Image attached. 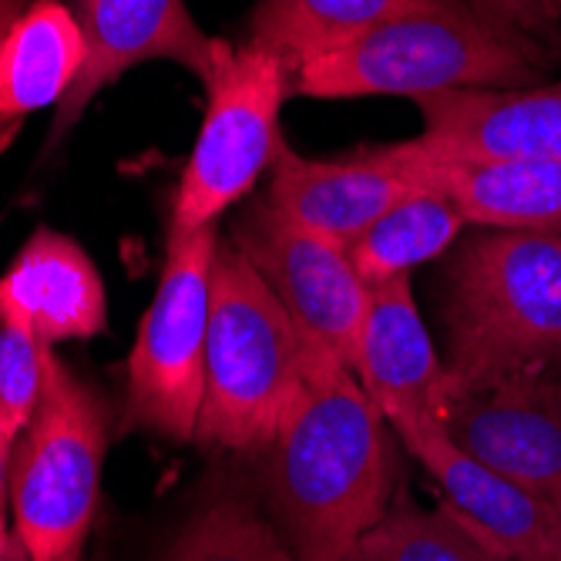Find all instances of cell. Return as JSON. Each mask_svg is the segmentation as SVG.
<instances>
[{"label": "cell", "mask_w": 561, "mask_h": 561, "mask_svg": "<svg viewBox=\"0 0 561 561\" xmlns=\"http://www.w3.org/2000/svg\"><path fill=\"white\" fill-rule=\"evenodd\" d=\"M390 431L353 370L310 350L302 390L263 450L273 518L299 561H353L390 512Z\"/></svg>", "instance_id": "obj_1"}, {"label": "cell", "mask_w": 561, "mask_h": 561, "mask_svg": "<svg viewBox=\"0 0 561 561\" xmlns=\"http://www.w3.org/2000/svg\"><path fill=\"white\" fill-rule=\"evenodd\" d=\"M468 229L444 270L450 411L561 364V229Z\"/></svg>", "instance_id": "obj_2"}, {"label": "cell", "mask_w": 561, "mask_h": 561, "mask_svg": "<svg viewBox=\"0 0 561 561\" xmlns=\"http://www.w3.org/2000/svg\"><path fill=\"white\" fill-rule=\"evenodd\" d=\"M554 55L471 0L393 14L293 68L302 98H427L454 88L538 84Z\"/></svg>", "instance_id": "obj_3"}, {"label": "cell", "mask_w": 561, "mask_h": 561, "mask_svg": "<svg viewBox=\"0 0 561 561\" xmlns=\"http://www.w3.org/2000/svg\"><path fill=\"white\" fill-rule=\"evenodd\" d=\"M306 364L310 346L283 302L232 242H219L195 440L232 454L266 450L302 390Z\"/></svg>", "instance_id": "obj_4"}, {"label": "cell", "mask_w": 561, "mask_h": 561, "mask_svg": "<svg viewBox=\"0 0 561 561\" xmlns=\"http://www.w3.org/2000/svg\"><path fill=\"white\" fill-rule=\"evenodd\" d=\"M105 454L108 407L50 346L41 403L11 450V528L31 561H84Z\"/></svg>", "instance_id": "obj_5"}, {"label": "cell", "mask_w": 561, "mask_h": 561, "mask_svg": "<svg viewBox=\"0 0 561 561\" xmlns=\"http://www.w3.org/2000/svg\"><path fill=\"white\" fill-rule=\"evenodd\" d=\"M219 242L216 226L192 232L169 229L162 279L128 356L125 431L159 434L175 444L195 440L206 397V343Z\"/></svg>", "instance_id": "obj_6"}, {"label": "cell", "mask_w": 561, "mask_h": 561, "mask_svg": "<svg viewBox=\"0 0 561 561\" xmlns=\"http://www.w3.org/2000/svg\"><path fill=\"white\" fill-rule=\"evenodd\" d=\"M206 91V118L172 198L169 229L179 232L216 226L273 165L283 145L279 112L293 94V71L276 50L245 41L229 50Z\"/></svg>", "instance_id": "obj_7"}, {"label": "cell", "mask_w": 561, "mask_h": 561, "mask_svg": "<svg viewBox=\"0 0 561 561\" xmlns=\"http://www.w3.org/2000/svg\"><path fill=\"white\" fill-rule=\"evenodd\" d=\"M229 242L283 302L306 346L353 370L370 286L356 273L350 249L286 219L266 198L236 216Z\"/></svg>", "instance_id": "obj_8"}, {"label": "cell", "mask_w": 561, "mask_h": 561, "mask_svg": "<svg viewBox=\"0 0 561 561\" xmlns=\"http://www.w3.org/2000/svg\"><path fill=\"white\" fill-rule=\"evenodd\" d=\"M84 34V65L71 94L58 105L47 151L84 115L91 98L145 61H172L209 84L232 44L206 34L188 14L185 0H78L75 11Z\"/></svg>", "instance_id": "obj_9"}, {"label": "cell", "mask_w": 561, "mask_h": 561, "mask_svg": "<svg viewBox=\"0 0 561 561\" xmlns=\"http://www.w3.org/2000/svg\"><path fill=\"white\" fill-rule=\"evenodd\" d=\"M424 131L403 141L431 162H561V78L525 88H454L417 98Z\"/></svg>", "instance_id": "obj_10"}, {"label": "cell", "mask_w": 561, "mask_h": 561, "mask_svg": "<svg viewBox=\"0 0 561 561\" xmlns=\"http://www.w3.org/2000/svg\"><path fill=\"white\" fill-rule=\"evenodd\" d=\"M400 444L437 484L444 507L481 531L512 561L561 558V501L531 491L474 457L450 437L447 424H424L411 434H400Z\"/></svg>", "instance_id": "obj_11"}, {"label": "cell", "mask_w": 561, "mask_h": 561, "mask_svg": "<svg viewBox=\"0 0 561 561\" xmlns=\"http://www.w3.org/2000/svg\"><path fill=\"white\" fill-rule=\"evenodd\" d=\"M353 377L397 437L424 424H447L450 393L444 356L421 320L411 276L370 289Z\"/></svg>", "instance_id": "obj_12"}, {"label": "cell", "mask_w": 561, "mask_h": 561, "mask_svg": "<svg viewBox=\"0 0 561 561\" xmlns=\"http://www.w3.org/2000/svg\"><path fill=\"white\" fill-rule=\"evenodd\" d=\"M447 431L501 474L561 501V364L461 400Z\"/></svg>", "instance_id": "obj_13"}, {"label": "cell", "mask_w": 561, "mask_h": 561, "mask_svg": "<svg viewBox=\"0 0 561 561\" xmlns=\"http://www.w3.org/2000/svg\"><path fill=\"white\" fill-rule=\"evenodd\" d=\"M414 188L411 179L387 162L380 145L356 148L353 156L340 159H306L279 145L263 198L286 219L353 245L393 202Z\"/></svg>", "instance_id": "obj_14"}, {"label": "cell", "mask_w": 561, "mask_h": 561, "mask_svg": "<svg viewBox=\"0 0 561 561\" xmlns=\"http://www.w3.org/2000/svg\"><path fill=\"white\" fill-rule=\"evenodd\" d=\"M0 320L44 346L91 340L108 327L105 283L75 239L37 229L0 276Z\"/></svg>", "instance_id": "obj_15"}, {"label": "cell", "mask_w": 561, "mask_h": 561, "mask_svg": "<svg viewBox=\"0 0 561 561\" xmlns=\"http://www.w3.org/2000/svg\"><path fill=\"white\" fill-rule=\"evenodd\" d=\"M417 188L454 202L478 229H561V162H431L403 141L380 145Z\"/></svg>", "instance_id": "obj_16"}, {"label": "cell", "mask_w": 561, "mask_h": 561, "mask_svg": "<svg viewBox=\"0 0 561 561\" xmlns=\"http://www.w3.org/2000/svg\"><path fill=\"white\" fill-rule=\"evenodd\" d=\"M84 65V34L61 0H31L0 37V151L21 125L61 105Z\"/></svg>", "instance_id": "obj_17"}, {"label": "cell", "mask_w": 561, "mask_h": 561, "mask_svg": "<svg viewBox=\"0 0 561 561\" xmlns=\"http://www.w3.org/2000/svg\"><path fill=\"white\" fill-rule=\"evenodd\" d=\"M468 222L454 209V202L434 188L407 192L393 206L360 236L350 249V260L364 283L383 286L400 276H411V270L440 260L444 252L457 245Z\"/></svg>", "instance_id": "obj_18"}, {"label": "cell", "mask_w": 561, "mask_h": 561, "mask_svg": "<svg viewBox=\"0 0 561 561\" xmlns=\"http://www.w3.org/2000/svg\"><path fill=\"white\" fill-rule=\"evenodd\" d=\"M427 4L434 0H256L249 41L276 50L293 71L393 14Z\"/></svg>", "instance_id": "obj_19"}, {"label": "cell", "mask_w": 561, "mask_h": 561, "mask_svg": "<svg viewBox=\"0 0 561 561\" xmlns=\"http://www.w3.org/2000/svg\"><path fill=\"white\" fill-rule=\"evenodd\" d=\"M353 561H512L481 531L465 525L450 507L414 504L393 497L380 525L360 541Z\"/></svg>", "instance_id": "obj_20"}, {"label": "cell", "mask_w": 561, "mask_h": 561, "mask_svg": "<svg viewBox=\"0 0 561 561\" xmlns=\"http://www.w3.org/2000/svg\"><path fill=\"white\" fill-rule=\"evenodd\" d=\"M162 561H299L276 525L239 497H219L175 535Z\"/></svg>", "instance_id": "obj_21"}, {"label": "cell", "mask_w": 561, "mask_h": 561, "mask_svg": "<svg viewBox=\"0 0 561 561\" xmlns=\"http://www.w3.org/2000/svg\"><path fill=\"white\" fill-rule=\"evenodd\" d=\"M47 350L50 346L37 343L27 330L0 320V437L11 447L41 403Z\"/></svg>", "instance_id": "obj_22"}, {"label": "cell", "mask_w": 561, "mask_h": 561, "mask_svg": "<svg viewBox=\"0 0 561 561\" xmlns=\"http://www.w3.org/2000/svg\"><path fill=\"white\" fill-rule=\"evenodd\" d=\"M471 4L525 31L541 47H548L551 55L561 50V11L554 8V0H471Z\"/></svg>", "instance_id": "obj_23"}, {"label": "cell", "mask_w": 561, "mask_h": 561, "mask_svg": "<svg viewBox=\"0 0 561 561\" xmlns=\"http://www.w3.org/2000/svg\"><path fill=\"white\" fill-rule=\"evenodd\" d=\"M11 444L0 437V515H8L11 504Z\"/></svg>", "instance_id": "obj_24"}, {"label": "cell", "mask_w": 561, "mask_h": 561, "mask_svg": "<svg viewBox=\"0 0 561 561\" xmlns=\"http://www.w3.org/2000/svg\"><path fill=\"white\" fill-rule=\"evenodd\" d=\"M0 561H31V551H27V545L21 541V535L14 528L0 538Z\"/></svg>", "instance_id": "obj_25"}, {"label": "cell", "mask_w": 561, "mask_h": 561, "mask_svg": "<svg viewBox=\"0 0 561 561\" xmlns=\"http://www.w3.org/2000/svg\"><path fill=\"white\" fill-rule=\"evenodd\" d=\"M27 11V0H0V37Z\"/></svg>", "instance_id": "obj_26"}, {"label": "cell", "mask_w": 561, "mask_h": 561, "mask_svg": "<svg viewBox=\"0 0 561 561\" xmlns=\"http://www.w3.org/2000/svg\"><path fill=\"white\" fill-rule=\"evenodd\" d=\"M554 8H558V11H561V0H554Z\"/></svg>", "instance_id": "obj_27"}, {"label": "cell", "mask_w": 561, "mask_h": 561, "mask_svg": "<svg viewBox=\"0 0 561 561\" xmlns=\"http://www.w3.org/2000/svg\"><path fill=\"white\" fill-rule=\"evenodd\" d=\"M558 561H561V558H558Z\"/></svg>", "instance_id": "obj_28"}]
</instances>
